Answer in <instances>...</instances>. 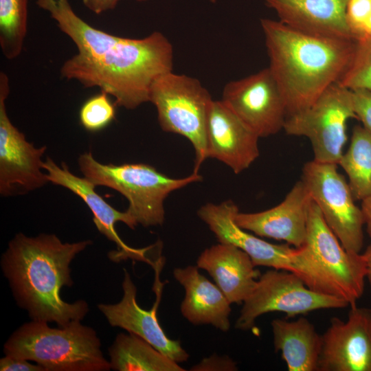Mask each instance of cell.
<instances>
[{"label":"cell","instance_id":"cell-28","mask_svg":"<svg viewBox=\"0 0 371 371\" xmlns=\"http://www.w3.org/2000/svg\"><path fill=\"white\" fill-rule=\"evenodd\" d=\"M371 12V0H348L346 19L352 38H364L366 27Z\"/></svg>","mask_w":371,"mask_h":371},{"label":"cell","instance_id":"cell-24","mask_svg":"<svg viewBox=\"0 0 371 371\" xmlns=\"http://www.w3.org/2000/svg\"><path fill=\"white\" fill-rule=\"evenodd\" d=\"M348 178L355 200L371 194V133L362 126L353 128L350 143L339 161Z\"/></svg>","mask_w":371,"mask_h":371},{"label":"cell","instance_id":"cell-34","mask_svg":"<svg viewBox=\"0 0 371 371\" xmlns=\"http://www.w3.org/2000/svg\"><path fill=\"white\" fill-rule=\"evenodd\" d=\"M366 263V280L371 291V245L363 253Z\"/></svg>","mask_w":371,"mask_h":371},{"label":"cell","instance_id":"cell-16","mask_svg":"<svg viewBox=\"0 0 371 371\" xmlns=\"http://www.w3.org/2000/svg\"><path fill=\"white\" fill-rule=\"evenodd\" d=\"M260 137L221 100H212L207 117V157L238 174L258 157Z\"/></svg>","mask_w":371,"mask_h":371},{"label":"cell","instance_id":"cell-36","mask_svg":"<svg viewBox=\"0 0 371 371\" xmlns=\"http://www.w3.org/2000/svg\"><path fill=\"white\" fill-rule=\"evenodd\" d=\"M136 1H140V2H141V1H146V0H136Z\"/></svg>","mask_w":371,"mask_h":371},{"label":"cell","instance_id":"cell-8","mask_svg":"<svg viewBox=\"0 0 371 371\" xmlns=\"http://www.w3.org/2000/svg\"><path fill=\"white\" fill-rule=\"evenodd\" d=\"M357 118L351 90L336 82L306 109L287 115L286 134L308 139L314 160L338 164L347 141V122Z\"/></svg>","mask_w":371,"mask_h":371},{"label":"cell","instance_id":"cell-10","mask_svg":"<svg viewBox=\"0 0 371 371\" xmlns=\"http://www.w3.org/2000/svg\"><path fill=\"white\" fill-rule=\"evenodd\" d=\"M302 180L341 245L349 252L360 254L364 241L363 214L337 164L308 161L303 166Z\"/></svg>","mask_w":371,"mask_h":371},{"label":"cell","instance_id":"cell-26","mask_svg":"<svg viewBox=\"0 0 371 371\" xmlns=\"http://www.w3.org/2000/svg\"><path fill=\"white\" fill-rule=\"evenodd\" d=\"M338 82L350 90L371 91V37L356 41L351 63Z\"/></svg>","mask_w":371,"mask_h":371},{"label":"cell","instance_id":"cell-25","mask_svg":"<svg viewBox=\"0 0 371 371\" xmlns=\"http://www.w3.org/2000/svg\"><path fill=\"white\" fill-rule=\"evenodd\" d=\"M27 0H0V45L8 59L18 57L27 32Z\"/></svg>","mask_w":371,"mask_h":371},{"label":"cell","instance_id":"cell-15","mask_svg":"<svg viewBox=\"0 0 371 371\" xmlns=\"http://www.w3.org/2000/svg\"><path fill=\"white\" fill-rule=\"evenodd\" d=\"M312 199L301 179L278 205L258 212L236 213L234 221L242 229L260 237L285 241L294 247L306 240Z\"/></svg>","mask_w":371,"mask_h":371},{"label":"cell","instance_id":"cell-20","mask_svg":"<svg viewBox=\"0 0 371 371\" xmlns=\"http://www.w3.org/2000/svg\"><path fill=\"white\" fill-rule=\"evenodd\" d=\"M283 23L312 34L352 39L346 19L348 0H264Z\"/></svg>","mask_w":371,"mask_h":371},{"label":"cell","instance_id":"cell-27","mask_svg":"<svg viewBox=\"0 0 371 371\" xmlns=\"http://www.w3.org/2000/svg\"><path fill=\"white\" fill-rule=\"evenodd\" d=\"M108 95L106 93L101 91L88 99L81 106L80 122L86 130L91 132L100 131L114 120L115 106Z\"/></svg>","mask_w":371,"mask_h":371},{"label":"cell","instance_id":"cell-35","mask_svg":"<svg viewBox=\"0 0 371 371\" xmlns=\"http://www.w3.org/2000/svg\"><path fill=\"white\" fill-rule=\"evenodd\" d=\"M371 37V12L366 27L365 36L363 38Z\"/></svg>","mask_w":371,"mask_h":371},{"label":"cell","instance_id":"cell-17","mask_svg":"<svg viewBox=\"0 0 371 371\" xmlns=\"http://www.w3.org/2000/svg\"><path fill=\"white\" fill-rule=\"evenodd\" d=\"M122 286L123 295L119 302L98 306L109 324L140 337L178 363L186 361L189 355L182 348L180 341L170 339L159 322L157 311L160 290L158 289L157 302L150 310L146 311L137 304V288L126 269H124Z\"/></svg>","mask_w":371,"mask_h":371},{"label":"cell","instance_id":"cell-6","mask_svg":"<svg viewBox=\"0 0 371 371\" xmlns=\"http://www.w3.org/2000/svg\"><path fill=\"white\" fill-rule=\"evenodd\" d=\"M239 211L231 200L218 204L207 203L197 215L219 243L232 244L247 253L254 265L293 272L311 289L332 295L330 286L308 249L289 244L269 243L240 227L234 217Z\"/></svg>","mask_w":371,"mask_h":371},{"label":"cell","instance_id":"cell-12","mask_svg":"<svg viewBox=\"0 0 371 371\" xmlns=\"http://www.w3.org/2000/svg\"><path fill=\"white\" fill-rule=\"evenodd\" d=\"M9 80L0 74V194L3 196L24 194L49 182L42 172L46 146L36 147L11 122L5 108Z\"/></svg>","mask_w":371,"mask_h":371},{"label":"cell","instance_id":"cell-23","mask_svg":"<svg viewBox=\"0 0 371 371\" xmlns=\"http://www.w3.org/2000/svg\"><path fill=\"white\" fill-rule=\"evenodd\" d=\"M111 368L117 371H184L150 344L131 333L118 334L109 349Z\"/></svg>","mask_w":371,"mask_h":371},{"label":"cell","instance_id":"cell-21","mask_svg":"<svg viewBox=\"0 0 371 371\" xmlns=\"http://www.w3.org/2000/svg\"><path fill=\"white\" fill-rule=\"evenodd\" d=\"M197 266L175 268L173 276L183 287L182 315L194 325L209 324L227 332L230 328L231 304L218 287L201 275Z\"/></svg>","mask_w":371,"mask_h":371},{"label":"cell","instance_id":"cell-13","mask_svg":"<svg viewBox=\"0 0 371 371\" xmlns=\"http://www.w3.org/2000/svg\"><path fill=\"white\" fill-rule=\"evenodd\" d=\"M221 100L259 137L284 128L286 106L269 67L227 83Z\"/></svg>","mask_w":371,"mask_h":371},{"label":"cell","instance_id":"cell-1","mask_svg":"<svg viewBox=\"0 0 371 371\" xmlns=\"http://www.w3.org/2000/svg\"><path fill=\"white\" fill-rule=\"evenodd\" d=\"M59 29L76 45L78 52L60 69L61 76L85 87H99L115 104L134 109L149 102L154 80L172 71L173 49L161 32L128 38L96 29L79 17L69 0H36Z\"/></svg>","mask_w":371,"mask_h":371},{"label":"cell","instance_id":"cell-14","mask_svg":"<svg viewBox=\"0 0 371 371\" xmlns=\"http://www.w3.org/2000/svg\"><path fill=\"white\" fill-rule=\"evenodd\" d=\"M317 371H371V308L351 306L322 335Z\"/></svg>","mask_w":371,"mask_h":371},{"label":"cell","instance_id":"cell-2","mask_svg":"<svg viewBox=\"0 0 371 371\" xmlns=\"http://www.w3.org/2000/svg\"><path fill=\"white\" fill-rule=\"evenodd\" d=\"M91 240L63 243L54 234H16L2 254L1 265L18 304L32 320L65 326L81 321L89 311L85 300L65 302L60 291L71 286V261Z\"/></svg>","mask_w":371,"mask_h":371},{"label":"cell","instance_id":"cell-7","mask_svg":"<svg viewBox=\"0 0 371 371\" xmlns=\"http://www.w3.org/2000/svg\"><path fill=\"white\" fill-rule=\"evenodd\" d=\"M212 99L196 78L169 71L153 82L149 102L157 112L164 131L181 135L192 144L195 154L193 172L198 173L207 157V117Z\"/></svg>","mask_w":371,"mask_h":371},{"label":"cell","instance_id":"cell-9","mask_svg":"<svg viewBox=\"0 0 371 371\" xmlns=\"http://www.w3.org/2000/svg\"><path fill=\"white\" fill-rule=\"evenodd\" d=\"M235 328L247 331L256 319L271 312H282L287 317L319 309L344 308V300L313 291L295 273L272 269L260 274L251 295L243 302Z\"/></svg>","mask_w":371,"mask_h":371},{"label":"cell","instance_id":"cell-3","mask_svg":"<svg viewBox=\"0 0 371 371\" xmlns=\"http://www.w3.org/2000/svg\"><path fill=\"white\" fill-rule=\"evenodd\" d=\"M269 67L285 101L287 115L311 105L348 68L352 39L309 34L280 21L262 19Z\"/></svg>","mask_w":371,"mask_h":371},{"label":"cell","instance_id":"cell-11","mask_svg":"<svg viewBox=\"0 0 371 371\" xmlns=\"http://www.w3.org/2000/svg\"><path fill=\"white\" fill-rule=\"evenodd\" d=\"M329 284L333 295L357 304L364 292L366 263L362 253L348 251L324 221L317 205H311L305 243Z\"/></svg>","mask_w":371,"mask_h":371},{"label":"cell","instance_id":"cell-22","mask_svg":"<svg viewBox=\"0 0 371 371\" xmlns=\"http://www.w3.org/2000/svg\"><path fill=\"white\" fill-rule=\"evenodd\" d=\"M271 326L275 351L280 352L289 371H317L322 335L308 319L277 318Z\"/></svg>","mask_w":371,"mask_h":371},{"label":"cell","instance_id":"cell-19","mask_svg":"<svg viewBox=\"0 0 371 371\" xmlns=\"http://www.w3.org/2000/svg\"><path fill=\"white\" fill-rule=\"evenodd\" d=\"M196 266L206 271L230 304H241L251 295L260 276L251 258L236 246L218 243L206 248Z\"/></svg>","mask_w":371,"mask_h":371},{"label":"cell","instance_id":"cell-32","mask_svg":"<svg viewBox=\"0 0 371 371\" xmlns=\"http://www.w3.org/2000/svg\"><path fill=\"white\" fill-rule=\"evenodd\" d=\"M120 0H82L84 5L95 14H100L115 8Z\"/></svg>","mask_w":371,"mask_h":371},{"label":"cell","instance_id":"cell-18","mask_svg":"<svg viewBox=\"0 0 371 371\" xmlns=\"http://www.w3.org/2000/svg\"><path fill=\"white\" fill-rule=\"evenodd\" d=\"M43 168L47 171L49 182L68 189L87 205L93 214V221L98 230L117 246V251L111 253L112 260L144 258L146 249H137L128 246L116 232L115 225L119 221L133 229L137 225L126 211L120 212L112 207L96 192L95 186L91 181L84 177L74 175L65 162L58 166L47 157L43 161Z\"/></svg>","mask_w":371,"mask_h":371},{"label":"cell","instance_id":"cell-33","mask_svg":"<svg viewBox=\"0 0 371 371\" xmlns=\"http://www.w3.org/2000/svg\"><path fill=\"white\" fill-rule=\"evenodd\" d=\"M361 210L367 233L371 238V194L361 200Z\"/></svg>","mask_w":371,"mask_h":371},{"label":"cell","instance_id":"cell-5","mask_svg":"<svg viewBox=\"0 0 371 371\" xmlns=\"http://www.w3.org/2000/svg\"><path fill=\"white\" fill-rule=\"evenodd\" d=\"M78 163L84 177L95 187H108L122 194L128 202L126 212L137 225L146 227L164 223V203L171 192L202 180V176L195 172L172 178L143 163L104 164L91 152L81 154Z\"/></svg>","mask_w":371,"mask_h":371},{"label":"cell","instance_id":"cell-29","mask_svg":"<svg viewBox=\"0 0 371 371\" xmlns=\"http://www.w3.org/2000/svg\"><path fill=\"white\" fill-rule=\"evenodd\" d=\"M353 110L363 127L371 133V91L351 90Z\"/></svg>","mask_w":371,"mask_h":371},{"label":"cell","instance_id":"cell-30","mask_svg":"<svg viewBox=\"0 0 371 371\" xmlns=\"http://www.w3.org/2000/svg\"><path fill=\"white\" fill-rule=\"evenodd\" d=\"M194 371H234L238 370L236 363L231 358L224 356L212 355L203 359L199 363L191 368Z\"/></svg>","mask_w":371,"mask_h":371},{"label":"cell","instance_id":"cell-31","mask_svg":"<svg viewBox=\"0 0 371 371\" xmlns=\"http://www.w3.org/2000/svg\"><path fill=\"white\" fill-rule=\"evenodd\" d=\"M29 360L5 355L0 359L1 371H45L40 365L33 364Z\"/></svg>","mask_w":371,"mask_h":371},{"label":"cell","instance_id":"cell-4","mask_svg":"<svg viewBox=\"0 0 371 371\" xmlns=\"http://www.w3.org/2000/svg\"><path fill=\"white\" fill-rule=\"evenodd\" d=\"M80 322L58 328L43 321L25 323L8 338L4 353L36 362L45 371L110 370L96 332Z\"/></svg>","mask_w":371,"mask_h":371}]
</instances>
